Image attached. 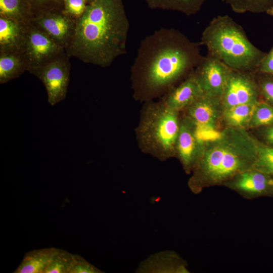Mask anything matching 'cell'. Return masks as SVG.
<instances>
[{
  "mask_svg": "<svg viewBox=\"0 0 273 273\" xmlns=\"http://www.w3.org/2000/svg\"><path fill=\"white\" fill-rule=\"evenodd\" d=\"M58 249L54 247L36 249L27 252L14 273H44Z\"/></svg>",
  "mask_w": 273,
  "mask_h": 273,
  "instance_id": "e0dca14e",
  "label": "cell"
},
{
  "mask_svg": "<svg viewBox=\"0 0 273 273\" xmlns=\"http://www.w3.org/2000/svg\"><path fill=\"white\" fill-rule=\"evenodd\" d=\"M223 111L220 97L204 93L184 111L195 124L198 138L205 143L220 135Z\"/></svg>",
  "mask_w": 273,
  "mask_h": 273,
  "instance_id": "8992f818",
  "label": "cell"
},
{
  "mask_svg": "<svg viewBox=\"0 0 273 273\" xmlns=\"http://www.w3.org/2000/svg\"><path fill=\"white\" fill-rule=\"evenodd\" d=\"M27 71V65L22 52H0V83L15 79Z\"/></svg>",
  "mask_w": 273,
  "mask_h": 273,
  "instance_id": "ac0fdd59",
  "label": "cell"
},
{
  "mask_svg": "<svg viewBox=\"0 0 273 273\" xmlns=\"http://www.w3.org/2000/svg\"><path fill=\"white\" fill-rule=\"evenodd\" d=\"M245 199L273 194V176L255 169L241 173L224 185Z\"/></svg>",
  "mask_w": 273,
  "mask_h": 273,
  "instance_id": "4fadbf2b",
  "label": "cell"
},
{
  "mask_svg": "<svg viewBox=\"0 0 273 273\" xmlns=\"http://www.w3.org/2000/svg\"><path fill=\"white\" fill-rule=\"evenodd\" d=\"M70 58L65 52L33 74L44 84L48 101L51 106L56 105L66 97L71 69Z\"/></svg>",
  "mask_w": 273,
  "mask_h": 273,
  "instance_id": "ba28073f",
  "label": "cell"
},
{
  "mask_svg": "<svg viewBox=\"0 0 273 273\" xmlns=\"http://www.w3.org/2000/svg\"><path fill=\"white\" fill-rule=\"evenodd\" d=\"M255 145L257 158L253 169L273 176V148L256 139Z\"/></svg>",
  "mask_w": 273,
  "mask_h": 273,
  "instance_id": "603a6c76",
  "label": "cell"
},
{
  "mask_svg": "<svg viewBox=\"0 0 273 273\" xmlns=\"http://www.w3.org/2000/svg\"><path fill=\"white\" fill-rule=\"evenodd\" d=\"M256 71L273 75V47L265 54Z\"/></svg>",
  "mask_w": 273,
  "mask_h": 273,
  "instance_id": "f546056e",
  "label": "cell"
},
{
  "mask_svg": "<svg viewBox=\"0 0 273 273\" xmlns=\"http://www.w3.org/2000/svg\"><path fill=\"white\" fill-rule=\"evenodd\" d=\"M73 254L67 251L58 249L44 273H69Z\"/></svg>",
  "mask_w": 273,
  "mask_h": 273,
  "instance_id": "d4e9b609",
  "label": "cell"
},
{
  "mask_svg": "<svg viewBox=\"0 0 273 273\" xmlns=\"http://www.w3.org/2000/svg\"></svg>",
  "mask_w": 273,
  "mask_h": 273,
  "instance_id": "836d02e7",
  "label": "cell"
},
{
  "mask_svg": "<svg viewBox=\"0 0 273 273\" xmlns=\"http://www.w3.org/2000/svg\"><path fill=\"white\" fill-rule=\"evenodd\" d=\"M129 22L122 0H94L76 20L70 57L105 68L127 53Z\"/></svg>",
  "mask_w": 273,
  "mask_h": 273,
  "instance_id": "7a4b0ae2",
  "label": "cell"
},
{
  "mask_svg": "<svg viewBox=\"0 0 273 273\" xmlns=\"http://www.w3.org/2000/svg\"><path fill=\"white\" fill-rule=\"evenodd\" d=\"M179 112L160 100L144 102L135 128L140 149L161 161L175 157V146L180 122Z\"/></svg>",
  "mask_w": 273,
  "mask_h": 273,
  "instance_id": "5b68a950",
  "label": "cell"
},
{
  "mask_svg": "<svg viewBox=\"0 0 273 273\" xmlns=\"http://www.w3.org/2000/svg\"><path fill=\"white\" fill-rule=\"evenodd\" d=\"M87 4H90L93 2L94 0H84Z\"/></svg>",
  "mask_w": 273,
  "mask_h": 273,
  "instance_id": "d6a6232c",
  "label": "cell"
},
{
  "mask_svg": "<svg viewBox=\"0 0 273 273\" xmlns=\"http://www.w3.org/2000/svg\"><path fill=\"white\" fill-rule=\"evenodd\" d=\"M187 262L176 253L166 251L151 256L139 267L145 272H189Z\"/></svg>",
  "mask_w": 273,
  "mask_h": 273,
  "instance_id": "2e32d148",
  "label": "cell"
},
{
  "mask_svg": "<svg viewBox=\"0 0 273 273\" xmlns=\"http://www.w3.org/2000/svg\"><path fill=\"white\" fill-rule=\"evenodd\" d=\"M273 124V107L258 101L252 112L248 127L253 128Z\"/></svg>",
  "mask_w": 273,
  "mask_h": 273,
  "instance_id": "cb8c5ba5",
  "label": "cell"
},
{
  "mask_svg": "<svg viewBox=\"0 0 273 273\" xmlns=\"http://www.w3.org/2000/svg\"><path fill=\"white\" fill-rule=\"evenodd\" d=\"M232 70L207 54L203 57L193 75L204 93L221 98Z\"/></svg>",
  "mask_w": 273,
  "mask_h": 273,
  "instance_id": "7c38bea8",
  "label": "cell"
},
{
  "mask_svg": "<svg viewBox=\"0 0 273 273\" xmlns=\"http://www.w3.org/2000/svg\"><path fill=\"white\" fill-rule=\"evenodd\" d=\"M266 13L271 16H272L273 17V7L270 8V9H269L266 12Z\"/></svg>",
  "mask_w": 273,
  "mask_h": 273,
  "instance_id": "1f68e13d",
  "label": "cell"
},
{
  "mask_svg": "<svg viewBox=\"0 0 273 273\" xmlns=\"http://www.w3.org/2000/svg\"><path fill=\"white\" fill-rule=\"evenodd\" d=\"M200 43L206 47L208 54L234 70L255 72L265 55L228 15L213 18L202 32Z\"/></svg>",
  "mask_w": 273,
  "mask_h": 273,
  "instance_id": "277c9868",
  "label": "cell"
},
{
  "mask_svg": "<svg viewBox=\"0 0 273 273\" xmlns=\"http://www.w3.org/2000/svg\"><path fill=\"white\" fill-rule=\"evenodd\" d=\"M270 76L261 78L259 81L256 82L260 93L266 100L273 103V75Z\"/></svg>",
  "mask_w": 273,
  "mask_h": 273,
  "instance_id": "f1b7e54d",
  "label": "cell"
},
{
  "mask_svg": "<svg viewBox=\"0 0 273 273\" xmlns=\"http://www.w3.org/2000/svg\"><path fill=\"white\" fill-rule=\"evenodd\" d=\"M98 268L79 255L73 254L72 262L69 273H100Z\"/></svg>",
  "mask_w": 273,
  "mask_h": 273,
  "instance_id": "484cf974",
  "label": "cell"
},
{
  "mask_svg": "<svg viewBox=\"0 0 273 273\" xmlns=\"http://www.w3.org/2000/svg\"><path fill=\"white\" fill-rule=\"evenodd\" d=\"M65 52L64 48L29 22L23 52L27 71L33 74Z\"/></svg>",
  "mask_w": 273,
  "mask_h": 273,
  "instance_id": "52a82bcc",
  "label": "cell"
},
{
  "mask_svg": "<svg viewBox=\"0 0 273 273\" xmlns=\"http://www.w3.org/2000/svg\"><path fill=\"white\" fill-rule=\"evenodd\" d=\"M205 143L198 137L193 121L185 115L180 118L175 146V157L187 173H191L203 151Z\"/></svg>",
  "mask_w": 273,
  "mask_h": 273,
  "instance_id": "30bf717a",
  "label": "cell"
},
{
  "mask_svg": "<svg viewBox=\"0 0 273 273\" xmlns=\"http://www.w3.org/2000/svg\"><path fill=\"white\" fill-rule=\"evenodd\" d=\"M256 158L255 139L246 128L226 126L218 138L205 143L188 187L198 194L204 189L224 186L238 174L253 169Z\"/></svg>",
  "mask_w": 273,
  "mask_h": 273,
  "instance_id": "3957f363",
  "label": "cell"
},
{
  "mask_svg": "<svg viewBox=\"0 0 273 273\" xmlns=\"http://www.w3.org/2000/svg\"><path fill=\"white\" fill-rule=\"evenodd\" d=\"M0 17L29 23L32 17L29 0H0Z\"/></svg>",
  "mask_w": 273,
  "mask_h": 273,
  "instance_id": "ffe728a7",
  "label": "cell"
},
{
  "mask_svg": "<svg viewBox=\"0 0 273 273\" xmlns=\"http://www.w3.org/2000/svg\"><path fill=\"white\" fill-rule=\"evenodd\" d=\"M64 12L76 20L84 13L87 6L84 0H62Z\"/></svg>",
  "mask_w": 273,
  "mask_h": 273,
  "instance_id": "4316f807",
  "label": "cell"
},
{
  "mask_svg": "<svg viewBox=\"0 0 273 273\" xmlns=\"http://www.w3.org/2000/svg\"><path fill=\"white\" fill-rule=\"evenodd\" d=\"M153 10L158 9L181 13L190 16L200 11L207 0H143Z\"/></svg>",
  "mask_w": 273,
  "mask_h": 273,
  "instance_id": "d6986e66",
  "label": "cell"
},
{
  "mask_svg": "<svg viewBox=\"0 0 273 273\" xmlns=\"http://www.w3.org/2000/svg\"><path fill=\"white\" fill-rule=\"evenodd\" d=\"M30 21L65 50L72 39L76 24V20L66 14L63 9L41 12Z\"/></svg>",
  "mask_w": 273,
  "mask_h": 273,
  "instance_id": "8fae6325",
  "label": "cell"
},
{
  "mask_svg": "<svg viewBox=\"0 0 273 273\" xmlns=\"http://www.w3.org/2000/svg\"><path fill=\"white\" fill-rule=\"evenodd\" d=\"M264 136L268 143L273 144V124L268 126L265 129Z\"/></svg>",
  "mask_w": 273,
  "mask_h": 273,
  "instance_id": "4dcf8cb0",
  "label": "cell"
},
{
  "mask_svg": "<svg viewBox=\"0 0 273 273\" xmlns=\"http://www.w3.org/2000/svg\"><path fill=\"white\" fill-rule=\"evenodd\" d=\"M204 93L193 73L161 97L160 100L169 108L180 112Z\"/></svg>",
  "mask_w": 273,
  "mask_h": 273,
  "instance_id": "5bb4252c",
  "label": "cell"
},
{
  "mask_svg": "<svg viewBox=\"0 0 273 273\" xmlns=\"http://www.w3.org/2000/svg\"><path fill=\"white\" fill-rule=\"evenodd\" d=\"M254 72L232 70L221 97L223 109L259 101Z\"/></svg>",
  "mask_w": 273,
  "mask_h": 273,
  "instance_id": "9c48e42d",
  "label": "cell"
},
{
  "mask_svg": "<svg viewBox=\"0 0 273 273\" xmlns=\"http://www.w3.org/2000/svg\"><path fill=\"white\" fill-rule=\"evenodd\" d=\"M200 46L172 28L146 36L130 68L133 98L146 102L162 97L192 74L203 57Z\"/></svg>",
  "mask_w": 273,
  "mask_h": 273,
  "instance_id": "6da1fadb",
  "label": "cell"
},
{
  "mask_svg": "<svg viewBox=\"0 0 273 273\" xmlns=\"http://www.w3.org/2000/svg\"><path fill=\"white\" fill-rule=\"evenodd\" d=\"M257 103L240 105L223 109L222 120L226 126L246 128Z\"/></svg>",
  "mask_w": 273,
  "mask_h": 273,
  "instance_id": "44dd1931",
  "label": "cell"
},
{
  "mask_svg": "<svg viewBox=\"0 0 273 273\" xmlns=\"http://www.w3.org/2000/svg\"><path fill=\"white\" fill-rule=\"evenodd\" d=\"M235 13H261L273 7V0H222Z\"/></svg>",
  "mask_w": 273,
  "mask_h": 273,
  "instance_id": "7402d4cb",
  "label": "cell"
},
{
  "mask_svg": "<svg viewBox=\"0 0 273 273\" xmlns=\"http://www.w3.org/2000/svg\"><path fill=\"white\" fill-rule=\"evenodd\" d=\"M31 6L32 17L35 15L53 9H63L62 0H29Z\"/></svg>",
  "mask_w": 273,
  "mask_h": 273,
  "instance_id": "83f0119b",
  "label": "cell"
},
{
  "mask_svg": "<svg viewBox=\"0 0 273 273\" xmlns=\"http://www.w3.org/2000/svg\"><path fill=\"white\" fill-rule=\"evenodd\" d=\"M29 23L0 17V52L23 53Z\"/></svg>",
  "mask_w": 273,
  "mask_h": 273,
  "instance_id": "9a60e30c",
  "label": "cell"
}]
</instances>
